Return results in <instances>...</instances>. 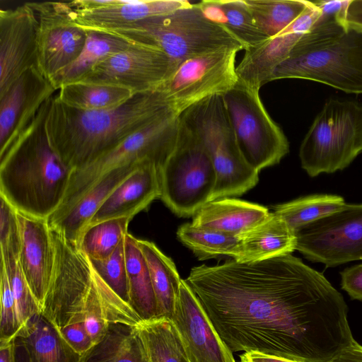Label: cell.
Returning <instances> with one entry per match:
<instances>
[{"label": "cell", "instance_id": "cell-1", "mask_svg": "<svg viewBox=\"0 0 362 362\" xmlns=\"http://www.w3.org/2000/svg\"><path fill=\"white\" fill-rule=\"evenodd\" d=\"M185 281L232 354L330 362L355 341L342 295L291 254L197 266Z\"/></svg>", "mask_w": 362, "mask_h": 362}, {"label": "cell", "instance_id": "cell-2", "mask_svg": "<svg viewBox=\"0 0 362 362\" xmlns=\"http://www.w3.org/2000/svg\"><path fill=\"white\" fill-rule=\"evenodd\" d=\"M173 112L158 88L135 93L112 109L82 110L51 100L45 120L49 144L71 172L110 151L134 133ZM175 113V112H174Z\"/></svg>", "mask_w": 362, "mask_h": 362}, {"label": "cell", "instance_id": "cell-3", "mask_svg": "<svg viewBox=\"0 0 362 362\" xmlns=\"http://www.w3.org/2000/svg\"><path fill=\"white\" fill-rule=\"evenodd\" d=\"M52 98L0 156V196L17 211L47 219L60 206L71 174L46 134L45 120Z\"/></svg>", "mask_w": 362, "mask_h": 362}, {"label": "cell", "instance_id": "cell-4", "mask_svg": "<svg viewBox=\"0 0 362 362\" xmlns=\"http://www.w3.org/2000/svg\"><path fill=\"white\" fill-rule=\"evenodd\" d=\"M54 270L41 313L59 329L96 315L109 322L136 325L141 319L98 276L78 246L51 228Z\"/></svg>", "mask_w": 362, "mask_h": 362}, {"label": "cell", "instance_id": "cell-5", "mask_svg": "<svg viewBox=\"0 0 362 362\" xmlns=\"http://www.w3.org/2000/svg\"><path fill=\"white\" fill-rule=\"evenodd\" d=\"M283 78L315 81L362 94V30L337 16L321 15L276 67L270 81Z\"/></svg>", "mask_w": 362, "mask_h": 362}, {"label": "cell", "instance_id": "cell-6", "mask_svg": "<svg viewBox=\"0 0 362 362\" xmlns=\"http://www.w3.org/2000/svg\"><path fill=\"white\" fill-rule=\"evenodd\" d=\"M105 33L158 48L178 65L223 49H246L225 27L208 19L197 4Z\"/></svg>", "mask_w": 362, "mask_h": 362}, {"label": "cell", "instance_id": "cell-7", "mask_svg": "<svg viewBox=\"0 0 362 362\" xmlns=\"http://www.w3.org/2000/svg\"><path fill=\"white\" fill-rule=\"evenodd\" d=\"M180 117L198 137L212 160L216 181L210 202L241 196L258 183L259 173L242 156L221 95L196 103Z\"/></svg>", "mask_w": 362, "mask_h": 362}, {"label": "cell", "instance_id": "cell-8", "mask_svg": "<svg viewBox=\"0 0 362 362\" xmlns=\"http://www.w3.org/2000/svg\"><path fill=\"white\" fill-rule=\"evenodd\" d=\"M180 116L169 112L134 133L90 164L71 172L66 195L47 221L67 214L105 175L124 165L151 161L160 169L173 152L178 137Z\"/></svg>", "mask_w": 362, "mask_h": 362}, {"label": "cell", "instance_id": "cell-9", "mask_svg": "<svg viewBox=\"0 0 362 362\" xmlns=\"http://www.w3.org/2000/svg\"><path fill=\"white\" fill-rule=\"evenodd\" d=\"M362 153V105L329 99L315 118L299 150L310 177L348 167Z\"/></svg>", "mask_w": 362, "mask_h": 362}, {"label": "cell", "instance_id": "cell-10", "mask_svg": "<svg viewBox=\"0 0 362 362\" xmlns=\"http://www.w3.org/2000/svg\"><path fill=\"white\" fill-rule=\"evenodd\" d=\"M180 119L176 145L159 169L160 199L176 216L189 217L210 202L216 176L206 148Z\"/></svg>", "mask_w": 362, "mask_h": 362}, {"label": "cell", "instance_id": "cell-11", "mask_svg": "<svg viewBox=\"0 0 362 362\" xmlns=\"http://www.w3.org/2000/svg\"><path fill=\"white\" fill-rule=\"evenodd\" d=\"M259 91L238 80L222 95L242 156L258 173L279 163L289 151L286 136L267 112Z\"/></svg>", "mask_w": 362, "mask_h": 362}, {"label": "cell", "instance_id": "cell-12", "mask_svg": "<svg viewBox=\"0 0 362 362\" xmlns=\"http://www.w3.org/2000/svg\"><path fill=\"white\" fill-rule=\"evenodd\" d=\"M238 52L223 49L182 62L158 87L165 105L180 116L196 103L230 90L238 80L235 66Z\"/></svg>", "mask_w": 362, "mask_h": 362}, {"label": "cell", "instance_id": "cell-13", "mask_svg": "<svg viewBox=\"0 0 362 362\" xmlns=\"http://www.w3.org/2000/svg\"><path fill=\"white\" fill-rule=\"evenodd\" d=\"M296 250L307 259L333 267L362 259V204L335 212L295 231Z\"/></svg>", "mask_w": 362, "mask_h": 362}, {"label": "cell", "instance_id": "cell-14", "mask_svg": "<svg viewBox=\"0 0 362 362\" xmlns=\"http://www.w3.org/2000/svg\"><path fill=\"white\" fill-rule=\"evenodd\" d=\"M178 66L160 49L133 42L127 49L96 64L78 81L121 87L134 93H145L157 88Z\"/></svg>", "mask_w": 362, "mask_h": 362}, {"label": "cell", "instance_id": "cell-15", "mask_svg": "<svg viewBox=\"0 0 362 362\" xmlns=\"http://www.w3.org/2000/svg\"><path fill=\"white\" fill-rule=\"evenodd\" d=\"M28 4L37 20V68L49 80L77 59L87 33L71 22L63 2Z\"/></svg>", "mask_w": 362, "mask_h": 362}, {"label": "cell", "instance_id": "cell-16", "mask_svg": "<svg viewBox=\"0 0 362 362\" xmlns=\"http://www.w3.org/2000/svg\"><path fill=\"white\" fill-rule=\"evenodd\" d=\"M37 20L28 3L0 10V95L37 67Z\"/></svg>", "mask_w": 362, "mask_h": 362}, {"label": "cell", "instance_id": "cell-17", "mask_svg": "<svg viewBox=\"0 0 362 362\" xmlns=\"http://www.w3.org/2000/svg\"><path fill=\"white\" fill-rule=\"evenodd\" d=\"M63 3L74 25L102 32L118 30L191 4L186 0H77Z\"/></svg>", "mask_w": 362, "mask_h": 362}, {"label": "cell", "instance_id": "cell-18", "mask_svg": "<svg viewBox=\"0 0 362 362\" xmlns=\"http://www.w3.org/2000/svg\"><path fill=\"white\" fill-rule=\"evenodd\" d=\"M171 320L190 362H236L184 279Z\"/></svg>", "mask_w": 362, "mask_h": 362}, {"label": "cell", "instance_id": "cell-19", "mask_svg": "<svg viewBox=\"0 0 362 362\" xmlns=\"http://www.w3.org/2000/svg\"><path fill=\"white\" fill-rule=\"evenodd\" d=\"M56 90L50 81L33 67L0 95V156L25 131Z\"/></svg>", "mask_w": 362, "mask_h": 362}, {"label": "cell", "instance_id": "cell-20", "mask_svg": "<svg viewBox=\"0 0 362 362\" xmlns=\"http://www.w3.org/2000/svg\"><path fill=\"white\" fill-rule=\"evenodd\" d=\"M20 233L18 261L38 303L43 305L52 279L54 249L47 218L17 211Z\"/></svg>", "mask_w": 362, "mask_h": 362}, {"label": "cell", "instance_id": "cell-21", "mask_svg": "<svg viewBox=\"0 0 362 362\" xmlns=\"http://www.w3.org/2000/svg\"><path fill=\"white\" fill-rule=\"evenodd\" d=\"M160 196L159 168L153 162L146 161L117 187L89 224L111 218H132Z\"/></svg>", "mask_w": 362, "mask_h": 362}, {"label": "cell", "instance_id": "cell-22", "mask_svg": "<svg viewBox=\"0 0 362 362\" xmlns=\"http://www.w3.org/2000/svg\"><path fill=\"white\" fill-rule=\"evenodd\" d=\"M237 237L238 247L233 259L239 262L262 261L290 255L296 250L295 232L274 212Z\"/></svg>", "mask_w": 362, "mask_h": 362}, {"label": "cell", "instance_id": "cell-23", "mask_svg": "<svg viewBox=\"0 0 362 362\" xmlns=\"http://www.w3.org/2000/svg\"><path fill=\"white\" fill-rule=\"evenodd\" d=\"M264 206L225 197L202 206L192 216V224L238 236L256 226L269 214Z\"/></svg>", "mask_w": 362, "mask_h": 362}, {"label": "cell", "instance_id": "cell-24", "mask_svg": "<svg viewBox=\"0 0 362 362\" xmlns=\"http://www.w3.org/2000/svg\"><path fill=\"white\" fill-rule=\"evenodd\" d=\"M145 162L124 165L107 173L79 199L67 214L52 223H48L49 227L76 245L81 233L90 223L106 199L117 186Z\"/></svg>", "mask_w": 362, "mask_h": 362}, {"label": "cell", "instance_id": "cell-25", "mask_svg": "<svg viewBox=\"0 0 362 362\" xmlns=\"http://www.w3.org/2000/svg\"><path fill=\"white\" fill-rule=\"evenodd\" d=\"M31 362H83V356L74 350L59 328L42 313L32 317L18 331Z\"/></svg>", "mask_w": 362, "mask_h": 362}, {"label": "cell", "instance_id": "cell-26", "mask_svg": "<svg viewBox=\"0 0 362 362\" xmlns=\"http://www.w3.org/2000/svg\"><path fill=\"white\" fill-rule=\"evenodd\" d=\"M302 35L280 33L245 50L236 66L240 81L257 90L271 80L276 67L288 57Z\"/></svg>", "mask_w": 362, "mask_h": 362}, {"label": "cell", "instance_id": "cell-27", "mask_svg": "<svg viewBox=\"0 0 362 362\" xmlns=\"http://www.w3.org/2000/svg\"><path fill=\"white\" fill-rule=\"evenodd\" d=\"M150 272L157 307L156 318L172 319L182 281L173 261L152 242L138 239Z\"/></svg>", "mask_w": 362, "mask_h": 362}, {"label": "cell", "instance_id": "cell-28", "mask_svg": "<svg viewBox=\"0 0 362 362\" xmlns=\"http://www.w3.org/2000/svg\"><path fill=\"white\" fill-rule=\"evenodd\" d=\"M124 254L129 288V305L141 320L157 317L156 298L150 272L138 239L127 233Z\"/></svg>", "mask_w": 362, "mask_h": 362}, {"label": "cell", "instance_id": "cell-29", "mask_svg": "<svg viewBox=\"0 0 362 362\" xmlns=\"http://www.w3.org/2000/svg\"><path fill=\"white\" fill-rule=\"evenodd\" d=\"M86 30V41L79 56L49 79L57 90L66 84L78 81L96 64L132 44L105 32Z\"/></svg>", "mask_w": 362, "mask_h": 362}, {"label": "cell", "instance_id": "cell-30", "mask_svg": "<svg viewBox=\"0 0 362 362\" xmlns=\"http://www.w3.org/2000/svg\"><path fill=\"white\" fill-rule=\"evenodd\" d=\"M83 362H148L136 325L110 322L103 338L83 356Z\"/></svg>", "mask_w": 362, "mask_h": 362}, {"label": "cell", "instance_id": "cell-31", "mask_svg": "<svg viewBox=\"0 0 362 362\" xmlns=\"http://www.w3.org/2000/svg\"><path fill=\"white\" fill-rule=\"evenodd\" d=\"M136 328L148 362H190L181 337L170 319L141 320Z\"/></svg>", "mask_w": 362, "mask_h": 362}, {"label": "cell", "instance_id": "cell-32", "mask_svg": "<svg viewBox=\"0 0 362 362\" xmlns=\"http://www.w3.org/2000/svg\"><path fill=\"white\" fill-rule=\"evenodd\" d=\"M57 98L64 105L82 110H104L115 108L131 98V90L114 86L74 82L59 90Z\"/></svg>", "mask_w": 362, "mask_h": 362}, {"label": "cell", "instance_id": "cell-33", "mask_svg": "<svg viewBox=\"0 0 362 362\" xmlns=\"http://www.w3.org/2000/svg\"><path fill=\"white\" fill-rule=\"evenodd\" d=\"M258 29L268 38L285 30L307 8L305 0H245Z\"/></svg>", "mask_w": 362, "mask_h": 362}, {"label": "cell", "instance_id": "cell-34", "mask_svg": "<svg viewBox=\"0 0 362 362\" xmlns=\"http://www.w3.org/2000/svg\"><path fill=\"white\" fill-rule=\"evenodd\" d=\"M345 204L344 198L339 195L316 194L276 205L273 212L295 231L304 225L335 212Z\"/></svg>", "mask_w": 362, "mask_h": 362}, {"label": "cell", "instance_id": "cell-35", "mask_svg": "<svg viewBox=\"0 0 362 362\" xmlns=\"http://www.w3.org/2000/svg\"><path fill=\"white\" fill-rule=\"evenodd\" d=\"M132 218H111L88 225L76 245L90 259L108 257L125 238Z\"/></svg>", "mask_w": 362, "mask_h": 362}, {"label": "cell", "instance_id": "cell-36", "mask_svg": "<svg viewBox=\"0 0 362 362\" xmlns=\"http://www.w3.org/2000/svg\"><path fill=\"white\" fill-rule=\"evenodd\" d=\"M177 236L183 245L202 260L222 255L233 259L238 251L237 236L196 227L192 223H186L179 226Z\"/></svg>", "mask_w": 362, "mask_h": 362}, {"label": "cell", "instance_id": "cell-37", "mask_svg": "<svg viewBox=\"0 0 362 362\" xmlns=\"http://www.w3.org/2000/svg\"><path fill=\"white\" fill-rule=\"evenodd\" d=\"M18 257L10 251L1 250V265L8 279L21 328L32 317L41 313V308L23 274Z\"/></svg>", "mask_w": 362, "mask_h": 362}, {"label": "cell", "instance_id": "cell-38", "mask_svg": "<svg viewBox=\"0 0 362 362\" xmlns=\"http://www.w3.org/2000/svg\"><path fill=\"white\" fill-rule=\"evenodd\" d=\"M226 18L224 27L246 49L255 47L268 37L257 27L245 0H218Z\"/></svg>", "mask_w": 362, "mask_h": 362}, {"label": "cell", "instance_id": "cell-39", "mask_svg": "<svg viewBox=\"0 0 362 362\" xmlns=\"http://www.w3.org/2000/svg\"><path fill=\"white\" fill-rule=\"evenodd\" d=\"M124 240L108 257L89 260L98 276L122 300L129 304Z\"/></svg>", "mask_w": 362, "mask_h": 362}, {"label": "cell", "instance_id": "cell-40", "mask_svg": "<svg viewBox=\"0 0 362 362\" xmlns=\"http://www.w3.org/2000/svg\"><path fill=\"white\" fill-rule=\"evenodd\" d=\"M0 344L13 340L21 329L15 299L4 267L1 265L0 277Z\"/></svg>", "mask_w": 362, "mask_h": 362}, {"label": "cell", "instance_id": "cell-41", "mask_svg": "<svg viewBox=\"0 0 362 362\" xmlns=\"http://www.w3.org/2000/svg\"><path fill=\"white\" fill-rule=\"evenodd\" d=\"M0 206V246L19 256L20 233L17 211L1 196Z\"/></svg>", "mask_w": 362, "mask_h": 362}, {"label": "cell", "instance_id": "cell-42", "mask_svg": "<svg viewBox=\"0 0 362 362\" xmlns=\"http://www.w3.org/2000/svg\"><path fill=\"white\" fill-rule=\"evenodd\" d=\"M59 329L69 346L82 356L94 344L86 330L83 322L70 324Z\"/></svg>", "mask_w": 362, "mask_h": 362}, {"label": "cell", "instance_id": "cell-43", "mask_svg": "<svg viewBox=\"0 0 362 362\" xmlns=\"http://www.w3.org/2000/svg\"><path fill=\"white\" fill-rule=\"evenodd\" d=\"M320 16V8L314 2L310 1L305 11L281 33H306L314 26Z\"/></svg>", "mask_w": 362, "mask_h": 362}, {"label": "cell", "instance_id": "cell-44", "mask_svg": "<svg viewBox=\"0 0 362 362\" xmlns=\"http://www.w3.org/2000/svg\"><path fill=\"white\" fill-rule=\"evenodd\" d=\"M340 274L341 288L352 299L362 300V264L346 268Z\"/></svg>", "mask_w": 362, "mask_h": 362}, {"label": "cell", "instance_id": "cell-45", "mask_svg": "<svg viewBox=\"0 0 362 362\" xmlns=\"http://www.w3.org/2000/svg\"><path fill=\"white\" fill-rule=\"evenodd\" d=\"M83 323L88 336L95 344L105 334L110 322L96 315H90L86 317Z\"/></svg>", "mask_w": 362, "mask_h": 362}, {"label": "cell", "instance_id": "cell-46", "mask_svg": "<svg viewBox=\"0 0 362 362\" xmlns=\"http://www.w3.org/2000/svg\"><path fill=\"white\" fill-rule=\"evenodd\" d=\"M197 4L208 19L224 27L226 18L218 0H204Z\"/></svg>", "mask_w": 362, "mask_h": 362}, {"label": "cell", "instance_id": "cell-47", "mask_svg": "<svg viewBox=\"0 0 362 362\" xmlns=\"http://www.w3.org/2000/svg\"><path fill=\"white\" fill-rule=\"evenodd\" d=\"M349 0L318 1H314L315 4L321 11V15L324 16H337L343 22L345 10Z\"/></svg>", "mask_w": 362, "mask_h": 362}, {"label": "cell", "instance_id": "cell-48", "mask_svg": "<svg viewBox=\"0 0 362 362\" xmlns=\"http://www.w3.org/2000/svg\"><path fill=\"white\" fill-rule=\"evenodd\" d=\"M344 22L347 25L362 30V0H349Z\"/></svg>", "mask_w": 362, "mask_h": 362}, {"label": "cell", "instance_id": "cell-49", "mask_svg": "<svg viewBox=\"0 0 362 362\" xmlns=\"http://www.w3.org/2000/svg\"><path fill=\"white\" fill-rule=\"evenodd\" d=\"M241 362H300L295 360L257 351H245L240 355Z\"/></svg>", "mask_w": 362, "mask_h": 362}, {"label": "cell", "instance_id": "cell-50", "mask_svg": "<svg viewBox=\"0 0 362 362\" xmlns=\"http://www.w3.org/2000/svg\"><path fill=\"white\" fill-rule=\"evenodd\" d=\"M330 362H362V346L355 340Z\"/></svg>", "mask_w": 362, "mask_h": 362}, {"label": "cell", "instance_id": "cell-51", "mask_svg": "<svg viewBox=\"0 0 362 362\" xmlns=\"http://www.w3.org/2000/svg\"><path fill=\"white\" fill-rule=\"evenodd\" d=\"M15 362H31L23 343L16 337L13 339Z\"/></svg>", "mask_w": 362, "mask_h": 362}, {"label": "cell", "instance_id": "cell-52", "mask_svg": "<svg viewBox=\"0 0 362 362\" xmlns=\"http://www.w3.org/2000/svg\"><path fill=\"white\" fill-rule=\"evenodd\" d=\"M0 362H15L13 341L0 344Z\"/></svg>", "mask_w": 362, "mask_h": 362}]
</instances>
